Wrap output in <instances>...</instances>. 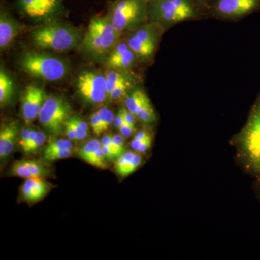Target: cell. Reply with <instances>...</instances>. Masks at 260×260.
Listing matches in <instances>:
<instances>
[{"label": "cell", "mask_w": 260, "mask_h": 260, "mask_svg": "<svg viewBox=\"0 0 260 260\" xmlns=\"http://www.w3.org/2000/svg\"><path fill=\"white\" fill-rule=\"evenodd\" d=\"M235 141L246 170L257 178L260 175V95Z\"/></svg>", "instance_id": "obj_1"}, {"label": "cell", "mask_w": 260, "mask_h": 260, "mask_svg": "<svg viewBox=\"0 0 260 260\" xmlns=\"http://www.w3.org/2000/svg\"><path fill=\"white\" fill-rule=\"evenodd\" d=\"M119 37L120 35L107 16L94 17L80 44V49L95 60L107 59Z\"/></svg>", "instance_id": "obj_2"}, {"label": "cell", "mask_w": 260, "mask_h": 260, "mask_svg": "<svg viewBox=\"0 0 260 260\" xmlns=\"http://www.w3.org/2000/svg\"><path fill=\"white\" fill-rule=\"evenodd\" d=\"M119 35L132 31L148 23V0H115L109 7L107 15Z\"/></svg>", "instance_id": "obj_3"}, {"label": "cell", "mask_w": 260, "mask_h": 260, "mask_svg": "<svg viewBox=\"0 0 260 260\" xmlns=\"http://www.w3.org/2000/svg\"><path fill=\"white\" fill-rule=\"evenodd\" d=\"M32 39L39 49L62 52L77 47L81 42V36L73 27L51 23L34 30Z\"/></svg>", "instance_id": "obj_4"}, {"label": "cell", "mask_w": 260, "mask_h": 260, "mask_svg": "<svg viewBox=\"0 0 260 260\" xmlns=\"http://www.w3.org/2000/svg\"><path fill=\"white\" fill-rule=\"evenodd\" d=\"M148 15L150 21L166 28L196 18L198 10L194 0H152L148 2Z\"/></svg>", "instance_id": "obj_5"}, {"label": "cell", "mask_w": 260, "mask_h": 260, "mask_svg": "<svg viewBox=\"0 0 260 260\" xmlns=\"http://www.w3.org/2000/svg\"><path fill=\"white\" fill-rule=\"evenodd\" d=\"M20 68L25 73L47 81L62 79L68 72V64L56 56L44 53H27L20 59Z\"/></svg>", "instance_id": "obj_6"}, {"label": "cell", "mask_w": 260, "mask_h": 260, "mask_svg": "<svg viewBox=\"0 0 260 260\" xmlns=\"http://www.w3.org/2000/svg\"><path fill=\"white\" fill-rule=\"evenodd\" d=\"M165 28L160 24L149 21L129 32L126 42L136 54L138 60L148 62L151 60L160 44Z\"/></svg>", "instance_id": "obj_7"}, {"label": "cell", "mask_w": 260, "mask_h": 260, "mask_svg": "<svg viewBox=\"0 0 260 260\" xmlns=\"http://www.w3.org/2000/svg\"><path fill=\"white\" fill-rule=\"evenodd\" d=\"M71 114L70 104L63 98L47 97L39 112V120L49 133L60 134Z\"/></svg>", "instance_id": "obj_8"}, {"label": "cell", "mask_w": 260, "mask_h": 260, "mask_svg": "<svg viewBox=\"0 0 260 260\" xmlns=\"http://www.w3.org/2000/svg\"><path fill=\"white\" fill-rule=\"evenodd\" d=\"M76 88L80 96L90 104H102L107 99L106 76L96 72H81L77 78Z\"/></svg>", "instance_id": "obj_9"}, {"label": "cell", "mask_w": 260, "mask_h": 260, "mask_svg": "<svg viewBox=\"0 0 260 260\" xmlns=\"http://www.w3.org/2000/svg\"><path fill=\"white\" fill-rule=\"evenodd\" d=\"M260 8V0H215L213 13L218 18L237 20Z\"/></svg>", "instance_id": "obj_10"}, {"label": "cell", "mask_w": 260, "mask_h": 260, "mask_svg": "<svg viewBox=\"0 0 260 260\" xmlns=\"http://www.w3.org/2000/svg\"><path fill=\"white\" fill-rule=\"evenodd\" d=\"M20 8L29 18L45 21L55 18L62 11L59 0H18Z\"/></svg>", "instance_id": "obj_11"}, {"label": "cell", "mask_w": 260, "mask_h": 260, "mask_svg": "<svg viewBox=\"0 0 260 260\" xmlns=\"http://www.w3.org/2000/svg\"><path fill=\"white\" fill-rule=\"evenodd\" d=\"M47 96L40 87L30 85L25 88L21 99V113L24 122L30 124L39 116Z\"/></svg>", "instance_id": "obj_12"}, {"label": "cell", "mask_w": 260, "mask_h": 260, "mask_svg": "<svg viewBox=\"0 0 260 260\" xmlns=\"http://www.w3.org/2000/svg\"><path fill=\"white\" fill-rule=\"evenodd\" d=\"M106 61L110 69L131 71L139 60L125 40L118 42Z\"/></svg>", "instance_id": "obj_13"}, {"label": "cell", "mask_w": 260, "mask_h": 260, "mask_svg": "<svg viewBox=\"0 0 260 260\" xmlns=\"http://www.w3.org/2000/svg\"><path fill=\"white\" fill-rule=\"evenodd\" d=\"M50 170L42 162L34 160H20L15 162L10 169V176L30 179L49 175Z\"/></svg>", "instance_id": "obj_14"}, {"label": "cell", "mask_w": 260, "mask_h": 260, "mask_svg": "<svg viewBox=\"0 0 260 260\" xmlns=\"http://www.w3.org/2000/svg\"><path fill=\"white\" fill-rule=\"evenodd\" d=\"M18 138V124L11 121L3 125L0 130V158L2 160L13 153Z\"/></svg>", "instance_id": "obj_15"}, {"label": "cell", "mask_w": 260, "mask_h": 260, "mask_svg": "<svg viewBox=\"0 0 260 260\" xmlns=\"http://www.w3.org/2000/svg\"><path fill=\"white\" fill-rule=\"evenodd\" d=\"M49 184L41 177L27 179L20 188L22 198L34 203L42 200L49 191Z\"/></svg>", "instance_id": "obj_16"}, {"label": "cell", "mask_w": 260, "mask_h": 260, "mask_svg": "<svg viewBox=\"0 0 260 260\" xmlns=\"http://www.w3.org/2000/svg\"><path fill=\"white\" fill-rule=\"evenodd\" d=\"M19 32V24L5 10L0 15V49L4 51L10 45Z\"/></svg>", "instance_id": "obj_17"}, {"label": "cell", "mask_w": 260, "mask_h": 260, "mask_svg": "<svg viewBox=\"0 0 260 260\" xmlns=\"http://www.w3.org/2000/svg\"><path fill=\"white\" fill-rule=\"evenodd\" d=\"M124 103L126 109L136 116L138 112L151 102L143 88L135 86L126 95Z\"/></svg>", "instance_id": "obj_18"}, {"label": "cell", "mask_w": 260, "mask_h": 260, "mask_svg": "<svg viewBox=\"0 0 260 260\" xmlns=\"http://www.w3.org/2000/svg\"><path fill=\"white\" fill-rule=\"evenodd\" d=\"M107 80V99L113 90L122 84L128 82H138V77L131 71L111 69L105 75Z\"/></svg>", "instance_id": "obj_19"}, {"label": "cell", "mask_w": 260, "mask_h": 260, "mask_svg": "<svg viewBox=\"0 0 260 260\" xmlns=\"http://www.w3.org/2000/svg\"><path fill=\"white\" fill-rule=\"evenodd\" d=\"M14 93V83L10 75L1 67L0 70V104L4 107L11 100Z\"/></svg>", "instance_id": "obj_20"}, {"label": "cell", "mask_w": 260, "mask_h": 260, "mask_svg": "<svg viewBox=\"0 0 260 260\" xmlns=\"http://www.w3.org/2000/svg\"><path fill=\"white\" fill-rule=\"evenodd\" d=\"M102 148V143L98 139H92L87 142L80 149L78 155L84 161H86L91 155H93L99 149Z\"/></svg>", "instance_id": "obj_21"}, {"label": "cell", "mask_w": 260, "mask_h": 260, "mask_svg": "<svg viewBox=\"0 0 260 260\" xmlns=\"http://www.w3.org/2000/svg\"><path fill=\"white\" fill-rule=\"evenodd\" d=\"M73 144L71 140L69 139H54L48 143L47 146L44 148L43 154L61 150H73Z\"/></svg>", "instance_id": "obj_22"}, {"label": "cell", "mask_w": 260, "mask_h": 260, "mask_svg": "<svg viewBox=\"0 0 260 260\" xmlns=\"http://www.w3.org/2000/svg\"><path fill=\"white\" fill-rule=\"evenodd\" d=\"M136 84L137 82H128V83L119 85L113 90L112 93L109 94L108 99L110 101H117L120 100L123 98H125L130 90L136 85Z\"/></svg>", "instance_id": "obj_23"}, {"label": "cell", "mask_w": 260, "mask_h": 260, "mask_svg": "<svg viewBox=\"0 0 260 260\" xmlns=\"http://www.w3.org/2000/svg\"><path fill=\"white\" fill-rule=\"evenodd\" d=\"M77 132V141H81L88 137V126L86 121L83 120L78 116H70Z\"/></svg>", "instance_id": "obj_24"}, {"label": "cell", "mask_w": 260, "mask_h": 260, "mask_svg": "<svg viewBox=\"0 0 260 260\" xmlns=\"http://www.w3.org/2000/svg\"><path fill=\"white\" fill-rule=\"evenodd\" d=\"M137 119L144 124H150L156 120L155 111L151 103L143 108L140 112L136 114Z\"/></svg>", "instance_id": "obj_25"}, {"label": "cell", "mask_w": 260, "mask_h": 260, "mask_svg": "<svg viewBox=\"0 0 260 260\" xmlns=\"http://www.w3.org/2000/svg\"><path fill=\"white\" fill-rule=\"evenodd\" d=\"M97 112L100 116L101 120H102L104 132L107 131L114 123L115 116H114L112 111L107 107L100 108Z\"/></svg>", "instance_id": "obj_26"}, {"label": "cell", "mask_w": 260, "mask_h": 260, "mask_svg": "<svg viewBox=\"0 0 260 260\" xmlns=\"http://www.w3.org/2000/svg\"><path fill=\"white\" fill-rule=\"evenodd\" d=\"M45 141L46 135L44 134V133L42 131H37V135L31 143L23 150L24 153H34V152L37 151L44 145Z\"/></svg>", "instance_id": "obj_27"}, {"label": "cell", "mask_w": 260, "mask_h": 260, "mask_svg": "<svg viewBox=\"0 0 260 260\" xmlns=\"http://www.w3.org/2000/svg\"><path fill=\"white\" fill-rule=\"evenodd\" d=\"M72 154H73V150H58V151L43 154V160L47 162L55 161V160L69 158Z\"/></svg>", "instance_id": "obj_28"}, {"label": "cell", "mask_w": 260, "mask_h": 260, "mask_svg": "<svg viewBox=\"0 0 260 260\" xmlns=\"http://www.w3.org/2000/svg\"><path fill=\"white\" fill-rule=\"evenodd\" d=\"M85 162H88L90 165L94 166V167L100 168V169H106L107 168V159L104 156L102 148L99 149Z\"/></svg>", "instance_id": "obj_29"}, {"label": "cell", "mask_w": 260, "mask_h": 260, "mask_svg": "<svg viewBox=\"0 0 260 260\" xmlns=\"http://www.w3.org/2000/svg\"><path fill=\"white\" fill-rule=\"evenodd\" d=\"M142 160H143V158H142L141 155H140V154L135 153L133 158L130 160L127 166L124 168V170L121 172L119 176L124 177H127L129 174H133V173L135 172V171L138 169V168L140 167L142 162Z\"/></svg>", "instance_id": "obj_30"}, {"label": "cell", "mask_w": 260, "mask_h": 260, "mask_svg": "<svg viewBox=\"0 0 260 260\" xmlns=\"http://www.w3.org/2000/svg\"><path fill=\"white\" fill-rule=\"evenodd\" d=\"M135 152L126 151L125 153L122 154L121 156L116 159L115 162V170L118 174H120L121 172L124 170V168L127 166L130 160L133 158L135 155Z\"/></svg>", "instance_id": "obj_31"}, {"label": "cell", "mask_w": 260, "mask_h": 260, "mask_svg": "<svg viewBox=\"0 0 260 260\" xmlns=\"http://www.w3.org/2000/svg\"><path fill=\"white\" fill-rule=\"evenodd\" d=\"M37 133V130L29 129V128H25V129H23L21 134H20V141H19V143L21 145L23 150L31 143Z\"/></svg>", "instance_id": "obj_32"}, {"label": "cell", "mask_w": 260, "mask_h": 260, "mask_svg": "<svg viewBox=\"0 0 260 260\" xmlns=\"http://www.w3.org/2000/svg\"><path fill=\"white\" fill-rule=\"evenodd\" d=\"M113 148L118 158L125 153L124 138L121 134H116L112 136Z\"/></svg>", "instance_id": "obj_33"}, {"label": "cell", "mask_w": 260, "mask_h": 260, "mask_svg": "<svg viewBox=\"0 0 260 260\" xmlns=\"http://www.w3.org/2000/svg\"><path fill=\"white\" fill-rule=\"evenodd\" d=\"M90 125L93 130V133L98 135H100L104 133V127L100 116L98 112H94L90 116Z\"/></svg>", "instance_id": "obj_34"}, {"label": "cell", "mask_w": 260, "mask_h": 260, "mask_svg": "<svg viewBox=\"0 0 260 260\" xmlns=\"http://www.w3.org/2000/svg\"><path fill=\"white\" fill-rule=\"evenodd\" d=\"M148 132L145 130H140L136 135H135L134 138L131 142V148L135 152L138 151L140 145L143 143V140L150 135Z\"/></svg>", "instance_id": "obj_35"}, {"label": "cell", "mask_w": 260, "mask_h": 260, "mask_svg": "<svg viewBox=\"0 0 260 260\" xmlns=\"http://www.w3.org/2000/svg\"><path fill=\"white\" fill-rule=\"evenodd\" d=\"M65 133L68 139L71 141H77V132L75 129V126L73 121L70 119V117L65 123Z\"/></svg>", "instance_id": "obj_36"}, {"label": "cell", "mask_w": 260, "mask_h": 260, "mask_svg": "<svg viewBox=\"0 0 260 260\" xmlns=\"http://www.w3.org/2000/svg\"><path fill=\"white\" fill-rule=\"evenodd\" d=\"M119 112L122 114L123 117H124V120L126 124H129V125L135 126V121H136V116L134 114H133L131 112H129L126 107L121 108Z\"/></svg>", "instance_id": "obj_37"}, {"label": "cell", "mask_w": 260, "mask_h": 260, "mask_svg": "<svg viewBox=\"0 0 260 260\" xmlns=\"http://www.w3.org/2000/svg\"><path fill=\"white\" fill-rule=\"evenodd\" d=\"M119 131L124 138H128L135 133V126L129 125L125 123L119 128Z\"/></svg>", "instance_id": "obj_38"}, {"label": "cell", "mask_w": 260, "mask_h": 260, "mask_svg": "<svg viewBox=\"0 0 260 260\" xmlns=\"http://www.w3.org/2000/svg\"><path fill=\"white\" fill-rule=\"evenodd\" d=\"M103 153L104 154L107 160L109 161H112V160H116L117 159L116 153H114V150L112 149L108 148V147L102 146Z\"/></svg>", "instance_id": "obj_39"}, {"label": "cell", "mask_w": 260, "mask_h": 260, "mask_svg": "<svg viewBox=\"0 0 260 260\" xmlns=\"http://www.w3.org/2000/svg\"><path fill=\"white\" fill-rule=\"evenodd\" d=\"M152 144V136L151 135H149L148 137H147L144 140H143V143L140 145L139 149H138V153H143L146 152L147 150H148L149 148H150Z\"/></svg>", "instance_id": "obj_40"}, {"label": "cell", "mask_w": 260, "mask_h": 260, "mask_svg": "<svg viewBox=\"0 0 260 260\" xmlns=\"http://www.w3.org/2000/svg\"><path fill=\"white\" fill-rule=\"evenodd\" d=\"M101 143H102V146L108 147V148L112 149L114 150V148H113L112 136H111L110 135H106L105 136L103 137L102 140H101Z\"/></svg>", "instance_id": "obj_41"}, {"label": "cell", "mask_w": 260, "mask_h": 260, "mask_svg": "<svg viewBox=\"0 0 260 260\" xmlns=\"http://www.w3.org/2000/svg\"><path fill=\"white\" fill-rule=\"evenodd\" d=\"M125 120H124L122 114L119 112V113L116 114L115 117H114V123H113V124H114V126H115L116 129L119 130V128H120L123 124H125Z\"/></svg>", "instance_id": "obj_42"}, {"label": "cell", "mask_w": 260, "mask_h": 260, "mask_svg": "<svg viewBox=\"0 0 260 260\" xmlns=\"http://www.w3.org/2000/svg\"><path fill=\"white\" fill-rule=\"evenodd\" d=\"M194 3L197 4L202 5L205 4L206 3L207 0H194Z\"/></svg>", "instance_id": "obj_43"}, {"label": "cell", "mask_w": 260, "mask_h": 260, "mask_svg": "<svg viewBox=\"0 0 260 260\" xmlns=\"http://www.w3.org/2000/svg\"><path fill=\"white\" fill-rule=\"evenodd\" d=\"M257 179H259V181H260V175L257 177Z\"/></svg>", "instance_id": "obj_44"}, {"label": "cell", "mask_w": 260, "mask_h": 260, "mask_svg": "<svg viewBox=\"0 0 260 260\" xmlns=\"http://www.w3.org/2000/svg\"><path fill=\"white\" fill-rule=\"evenodd\" d=\"M149 1H152V0H148V2H149Z\"/></svg>", "instance_id": "obj_45"}]
</instances>
